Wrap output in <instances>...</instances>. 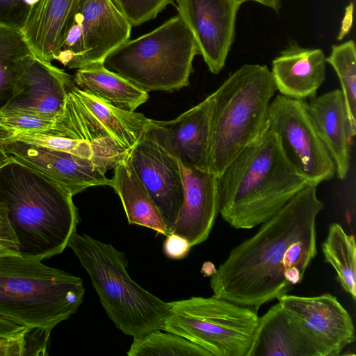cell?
<instances>
[{
  "instance_id": "cell-1",
  "label": "cell",
  "mask_w": 356,
  "mask_h": 356,
  "mask_svg": "<svg viewBox=\"0 0 356 356\" xmlns=\"http://www.w3.org/2000/svg\"><path fill=\"white\" fill-rule=\"evenodd\" d=\"M307 184L211 275L213 296L257 310L300 284L317 254L316 219L324 208Z\"/></svg>"
},
{
  "instance_id": "cell-2",
  "label": "cell",
  "mask_w": 356,
  "mask_h": 356,
  "mask_svg": "<svg viewBox=\"0 0 356 356\" xmlns=\"http://www.w3.org/2000/svg\"><path fill=\"white\" fill-rule=\"evenodd\" d=\"M307 184L268 128L218 177L219 213L235 229H251L274 216Z\"/></svg>"
},
{
  "instance_id": "cell-3",
  "label": "cell",
  "mask_w": 356,
  "mask_h": 356,
  "mask_svg": "<svg viewBox=\"0 0 356 356\" xmlns=\"http://www.w3.org/2000/svg\"><path fill=\"white\" fill-rule=\"evenodd\" d=\"M72 197L51 179L13 160L0 168V201L8 208L23 257L42 261L68 246L79 222Z\"/></svg>"
},
{
  "instance_id": "cell-4",
  "label": "cell",
  "mask_w": 356,
  "mask_h": 356,
  "mask_svg": "<svg viewBox=\"0 0 356 356\" xmlns=\"http://www.w3.org/2000/svg\"><path fill=\"white\" fill-rule=\"evenodd\" d=\"M277 88L270 70L245 64L212 94L209 170L219 177L247 146L268 128L269 107Z\"/></svg>"
},
{
  "instance_id": "cell-5",
  "label": "cell",
  "mask_w": 356,
  "mask_h": 356,
  "mask_svg": "<svg viewBox=\"0 0 356 356\" xmlns=\"http://www.w3.org/2000/svg\"><path fill=\"white\" fill-rule=\"evenodd\" d=\"M84 295L79 277L20 254L0 255V318L52 330L76 313Z\"/></svg>"
},
{
  "instance_id": "cell-6",
  "label": "cell",
  "mask_w": 356,
  "mask_h": 356,
  "mask_svg": "<svg viewBox=\"0 0 356 356\" xmlns=\"http://www.w3.org/2000/svg\"><path fill=\"white\" fill-rule=\"evenodd\" d=\"M67 247L88 273L104 309L119 330L136 338L161 329L170 302L159 298L131 279L126 270L124 252L76 232Z\"/></svg>"
},
{
  "instance_id": "cell-7",
  "label": "cell",
  "mask_w": 356,
  "mask_h": 356,
  "mask_svg": "<svg viewBox=\"0 0 356 356\" xmlns=\"http://www.w3.org/2000/svg\"><path fill=\"white\" fill-rule=\"evenodd\" d=\"M195 40L179 15L128 40L103 60L104 66L146 91H172L189 85Z\"/></svg>"
},
{
  "instance_id": "cell-8",
  "label": "cell",
  "mask_w": 356,
  "mask_h": 356,
  "mask_svg": "<svg viewBox=\"0 0 356 356\" xmlns=\"http://www.w3.org/2000/svg\"><path fill=\"white\" fill-rule=\"evenodd\" d=\"M257 310L215 296L170 302L161 330L200 346L212 356H247L259 322Z\"/></svg>"
},
{
  "instance_id": "cell-9",
  "label": "cell",
  "mask_w": 356,
  "mask_h": 356,
  "mask_svg": "<svg viewBox=\"0 0 356 356\" xmlns=\"http://www.w3.org/2000/svg\"><path fill=\"white\" fill-rule=\"evenodd\" d=\"M131 27L112 0H79L56 60L76 70L102 63L129 39Z\"/></svg>"
},
{
  "instance_id": "cell-10",
  "label": "cell",
  "mask_w": 356,
  "mask_h": 356,
  "mask_svg": "<svg viewBox=\"0 0 356 356\" xmlns=\"http://www.w3.org/2000/svg\"><path fill=\"white\" fill-rule=\"evenodd\" d=\"M75 86L68 92L62 111L44 132L42 144L72 154L106 173L125 159L129 150L87 108Z\"/></svg>"
},
{
  "instance_id": "cell-11",
  "label": "cell",
  "mask_w": 356,
  "mask_h": 356,
  "mask_svg": "<svg viewBox=\"0 0 356 356\" xmlns=\"http://www.w3.org/2000/svg\"><path fill=\"white\" fill-rule=\"evenodd\" d=\"M268 128L286 159L309 184L318 186L334 177L335 164L316 131L305 100L276 95L269 107Z\"/></svg>"
},
{
  "instance_id": "cell-12",
  "label": "cell",
  "mask_w": 356,
  "mask_h": 356,
  "mask_svg": "<svg viewBox=\"0 0 356 356\" xmlns=\"http://www.w3.org/2000/svg\"><path fill=\"white\" fill-rule=\"evenodd\" d=\"M126 158L159 209L168 235L171 234L183 204L184 186L179 161L163 127L152 120Z\"/></svg>"
},
{
  "instance_id": "cell-13",
  "label": "cell",
  "mask_w": 356,
  "mask_h": 356,
  "mask_svg": "<svg viewBox=\"0 0 356 356\" xmlns=\"http://www.w3.org/2000/svg\"><path fill=\"white\" fill-rule=\"evenodd\" d=\"M282 309L315 349L318 356H337L355 340L353 319L330 293L280 297Z\"/></svg>"
},
{
  "instance_id": "cell-14",
  "label": "cell",
  "mask_w": 356,
  "mask_h": 356,
  "mask_svg": "<svg viewBox=\"0 0 356 356\" xmlns=\"http://www.w3.org/2000/svg\"><path fill=\"white\" fill-rule=\"evenodd\" d=\"M178 15L192 33L209 71L224 67L234 40L238 0H176Z\"/></svg>"
},
{
  "instance_id": "cell-15",
  "label": "cell",
  "mask_w": 356,
  "mask_h": 356,
  "mask_svg": "<svg viewBox=\"0 0 356 356\" xmlns=\"http://www.w3.org/2000/svg\"><path fill=\"white\" fill-rule=\"evenodd\" d=\"M73 76L33 54L22 60L17 90L0 113H22L54 120L62 111Z\"/></svg>"
},
{
  "instance_id": "cell-16",
  "label": "cell",
  "mask_w": 356,
  "mask_h": 356,
  "mask_svg": "<svg viewBox=\"0 0 356 356\" xmlns=\"http://www.w3.org/2000/svg\"><path fill=\"white\" fill-rule=\"evenodd\" d=\"M0 146L13 161L48 177L72 196L92 186H112V179L104 172L72 154L10 138H0Z\"/></svg>"
},
{
  "instance_id": "cell-17",
  "label": "cell",
  "mask_w": 356,
  "mask_h": 356,
  "mask_svg": "<svg viewBox=\"0 0 356 356\" xmlns=\"http://www.w3.org/2000/svg\"><path fill=\"white\" fill-rule=\"evenodd\" d=\"M180 168L184 202L172 233L185 237L193 247L207 239L219 213L218 177L208 170Z\"/></svg>"
},
{
  "instance_id": "cell-18",
  "label": "cell",
  "mask_w": 356,
  "mask_h": 356,
  "mask_svg": "<svg viewBox=\"0 0 356 356\" xmlns=\"http://www.w3.org/2000/svg\"><path fill=\"white\" fill-rule=\"evenodd\" d=\"M326 58L321 49L291 42L272 62L273 75L280 95L299 100L316 96L325 79Z\"/></svg>"
},
{
  "instance_id": "cell-19",
  "label": "cell",
  "mask_w": 356,
  "mask_h": 356,
  "mask_svg": "<svg viewBox=\"0 0 356 356\" xmlns=\"http://www.w3.org/2000/svg\"><path fill=\"white\" fill-rule=\"evenodd\" d=\"M316 131L332 159L340 179L350 168L353 138L341 90L335 89L305 101Z\"/></svg>"
},
{
  "instance_id": "cell-20",
  "label": "cell",
  "mask_w": 356,
  "mask_h": 356,
  "mask_svg": "<svg viewBox=\"0 0 356 356\" xmlns=\"http://www.w3.org/2000/svg\"><path fill=\"white\" fill-rule=\"evenodd\" d=\"M211 113L210 95L174 120H157L165 129L170 147L182 165L209 171Z\"/></svg>"
},
{
  "instance_id": "cell-21",
  "label": "cell",
  "mask_w": 356,
  "mask_h": 356,
  "mask_svg": "<svg viewBox=\"0 0 356 356\" xmlns=\"http://www.w3.org/2000/svg\"><path fill=\"white\" fill-rule=\"evenodd\" d=\"M78 1H39L22 31L33 55L48 63L56 60L67 24Z\"/></svg>"
},
{
  "instance_id": "cell-22",
  "label": "cell",
  "mask_w": 356,
  "mask_h": 356,
  "mask_svg": "<svg viewBox=\"0 0 356 356\" xmlns=\"http://www.w3.org/2000/svg\"><path fill=\"white\" fill-rule=\"evenodd\" d=\"M247 356H318L277 302L261 317Z\"/></svg>"
},
{
  "instance_id": "cell-23",
  "label": "cell",
  "mask_w": 356,
  "mask_h": 356,
  "mask_svg": "<svg viewBox=\"0 0 356 356\" xmlns=\"http://www.w3.org/2000/svg\"><path fill=\"white\" fill-rule=\"evenodd\" d=\"M81 90L118 108L135 111L148 99V92L97 63L78 69L73 76Z\"/></svg>"
},
{
  "instance_id": "cell-24",
  "label": "cell",
  "mask_w": 356,
  "mask_h": 356,
  "mask_svg": "<svg viewBox=\"0 0 356 356\" xmlns=\"http://www.w3.org/2000/svg\"><path fill=\"white\" fill-rule=\"evenodd\" d=\"M112 186L119 195L128 222L167 236L161 214L127 158L114 167Z\"/></svg>"
},
{
  "instance_id": "cell-25",
  "label": "cell",
  "mask_w": 356,
  "mask_h": 356,
  "mask_svg": "<svg viewBox=\"0 0 356 356\" xmlns=\"http://www.w3.org/2000/svg\"><path fill=\"white\" fill-rule=\"evenodd\" d=\"M75 90L87 108L124 147L130 150L150 123L143 114L118 108L86 92Z\"/></svg>"
},
{
  "instance_id": "cell-26",
  "label": "cell",
  "mask_w": 356,
  "mask_h": 356,
  "mask_svg": "<svg viewBox=\"0 0 356 356\" xmlns=\"http://www.w3.org/2000/svg\"><path fill=\"white\" fill-rule=\"evenodd\" d=\"M325 261L336 270L343 289L356 298V245L355 236L348 234L339 223L330 225L321 245Z\"/></svg>"
},
{
  "instance_id": "cell-27",
  "label": "cell",
  "mask_w": 356,
  "mask_h": 356,
  "mask_svg": "<svg viewBox=\"0 0 356 356\" xmlns=\"http://www.w3.org/2000/svg\"><path fill=\"white\" fill-rule=\"evenodd\" d=\"M30 54L21 31L0 26V111L16 94L23 58Z\"/></svg>"
},
{
  "instance_id": "cell-28",
  "label": "cell",
  "mask_w": 356,
  "mask_h": 356,
  "mask_svg": "<svg viewBox=\"0 0 356 356\" xmlns=\"http://www.w3.org/2000/svg\"><path fill=\"white\" fill-rule=\"evenodd\" d=\"M129 356H212L192 341L176 334L161 332L157 329L139 337L134 341L127 352Z\"/></svg>"
},
{
  "instance_id": "cell-29",
  "label": "cell",
  "mask_w": 356,
  "mask_h": 356,
  "mask_svg": "<svg viewBox=\"0 0 356 356\" xmlns=\"http://www.w3.org/2000/svg\"><path fill=\"white\" fill-rule=\"evenodd\" d=\"M326 62L334 68L341 86L349 129L353 138L356 134V51L350 40L338 45H332Z\"/></svg>"
},
{
  "instance_id": "cell-30",
  "label": "cell",
  "mask_w": 356,
  "mask_h": 356,
  "mask_svg": "<svg viewBox=\"0 0 356 356\" xmlns=\"http://www.w3.org/2000/svg\"><path fill=\"white\" fill-rule=\"evenodd\" d=\"M132 26L154 19L174 0H112Z\"/></svg>"
},
{
  "instance_id": "cell-31",
  "label": "cell",
  "mask_w": 356,
  "mask_h": 356,
  "mask_svg": "<svg viewBox=\"0 0 356 356\" xmlns=\"http://www.w3.org/2000/svg\"><path fill=\"white\" fill-rule=\"evenodd\" d=\"M39 1L0 0V26L22 31Z\"/></svg>"
},
{
  "instance_id": "cell-32",
  "label": "cell",
  "mask_w": 356,
  "mask_h": 356,
  "mask_svg": "<svg viewBox=\"0 0 356 356\" xmlns=\"http://www.w3.org/2000/svg\"><path fill=\"white\" fill-rule=\"evenodd\" d=\"M163 243V252L170 259H180L188 253L191 245L185 237L171 233L166 236Z\"/></svg>"
},
{
  "instance_id": "cell-33",
  "label": "cell",
  "mask_w": 356,
  "mask_h": 356,
  "mask_svg": "<svg viewBox=\"0 0 356 356\" xmlns=\"http://www.w3.org/2000/svg\"><path fill=\"white\" fill-rule=\"evenodd\" d=\"M25 334L0 337V356H22L25 353Z\"/></svg>"
},
{
  "instance_id": "cell-34",
  "label": "cell",
  "mask_w": 356,
  "mask_h": 356,
  "mask_svg": "<svg viewBox=\"0 0 356 356\" xmlns=\"http://www.w3.org/2000/svg\"><path fill=\"white\" fill-rule=\"evenodd\" d=\"M0 239L17 243V237L10 223L8 216V208L0 201ZM18 244V243H17Z\"/></svg>"
},
{
  "instance_id": "cell-35",
  "label": "cell",
  "mask_w": 356,
  "mask_h": 356,
  "mask_svg": "<svg viewBox=\"0 0 356 356\" xmlns=\"http://www.w3.org/2000/svg\"><path fill=\"white\" fill-rule=\"evenodd\" d=\"M27 330L28 328L23 325L0 318V337L16 336Z\"/></svg>"
},
{
  "instance_id": "cell-36",
  "label": "cell",
  "mask_w": 356,
  "mask_h": 356,
  "mask_svg": "<svg viewBox=\"0 0 356 356\" xmlns=\"http://www.w3.org/2000/svg\"><path fill=\"white\" fill-rule=\"evenodd\" d=\"M353 4L352 3L346 8V15L342 22V26L339 34V39L343 38L349 31L352 25Z\"/></svg>"
},
{
  "instance_id": "cell-37",
  "label": "cell",
  "mask_w": 356,
  "mask_h": 356,
  "mask_svg": "<svg viewBox=\"0 0 356 356\" xmlns=\"http://www.w3.org/2000/svg\"><path fill=\"white\" fill-rule=\"evenodd\" d=\"M20 254L17 243L0 239V255Z\"/></svg>"
},
{
  "instance_id": "cell-38",
  "label": "cell",
  "mask_w": 356,
  "mask_h": 356,
  "mask_svg": "<svg viewBox=\"0 0 356 356\" xmlns=\"http://www.w3.org/2000/svg\"><path fill=\"white\" fill-rule=\"evenodd\" d=\"M241 3L248 1H252L261 3L265 6L269 7L274 11L278 13L281 7V0H238Z\"/></svg>"
},
{
  "instance_id": "cell-39",
  "label": "cell",
  "mask_w": 356,
  "mask_h": 356,
  "mask_svg": "<svg viewBox=\"0 0 356 356\" xmlns=\"http://www.w3.org/2000/svg\"><path fill=\"white\" fill-rule=\"evenodd\" d=\"M12 161L13 159L3 152L0 146V168L11 162Z\"/></svg>"
}]
</instances>
